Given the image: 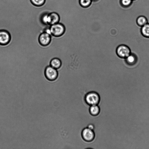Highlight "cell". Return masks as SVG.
Here are the masks:
<instances>
[{"label":"cell","instance_id":"16","mask_svg":"<svg viewBox=\"0 0 149 149\" xmlns=\"http://www.w3.org/2000/svg\"><path fill=\"white\" fill-rule=\"evenodd\" d=\"M131 0H122V3L125 6L129 5L131 2Z\"/></svg>","mask_w":149,"mask_h":149},{"label":"cell","instance_id":"14","mask_svg":"<svg viewBox=\"0 0 149 149\" xmlns=\"http://www.w3.org/2000/svg\"><path fill=\"white\" fill-rule=\"evenodd\" d=\"M32 3L37 6L43 5L45 2L46 0H31Z\"/></svg>","mask_w":149,"mask_h":149},{"label":"cell","instance_id":"9","mask_svg":"<svg viewBox=\"0 0 149 149\" xmlns=\"http://www.w3.org/2000/svg\"><path fill=\"white\" fill-rule=\"evenodd\" d=\"M125 60L127 64L130 65H133L136 63L137 58L135 54L134 53H131L125 59Z\"/></svg>","mask_w":149,"mask_h":149},{"label":"cell","instance_id":"13","mask_svg":"<svg viewBox=\"0 0 149 149\" xmlns=\"http://www.w3.org/2000/svg\"><path fill=\"white\" fill-rule=\"evenodd\" d=\"M92 0H79L80 5L83 8H88L91 5Z\"/></svg>","mask_w":149,"mask_h":149},{"label":"cell","instance_id":"11","mask_svg":"<svg viewBox=\"0 0 149 149\" xmlns=\"http://www.w3.org/2000/svg\"><path fill=\"white\" fill-rule=\"evenodd\" d=\"M89 111L92 115L93 116H97L100 113V107L97 105H91L89 108Z\"/></svg>","mask_w":149,"mask_h":149},{"label":"cell","instance_id":"1","mask_svg":"<svg viewBox=\"0 0 149 149\" xmlns=\"http://www.w3.org/2000/svg\"><path fill=\"white\" fill-rule=\"evenodd\" d=\"M49 28L51 35L56 37L62 36L66 30L65 25L60 22L50 25Z\"/></svg>","mask_w":149,"mask_h":149},{"label":"cell","instance_id":"15","mask_svg":"<svg viewBox=\"0 0 149 149\" xmlns=\"http://www.w3.org/2000/svg\"><path fill=\"white\" fill-rule=\"evenodd\" d=\"M147 22L146 19L145 17H139L137 20V22L138 24L141 26H143L146 24Z\"/></svg>","mask_w":149,"mask_h":149},{"label":"cell","instance_id":"6","mask_svg":"<svg viewBox=\"0 0 149 149\" xmlns=\"http://www.w3.org/2000/svg\"><path fill=\"white\" fill-rule=\"evenodd\" d=\"M11 39L10 32L5 29L0 30V45L5 46L8 44Z\"/></svg>","mask_w":149,"mask_h":149},{"label":"cell","instance_id":"7","mask_svg":"<svg viewBox=\"0 0 149 149\" xmlns=\"http://www.w3.org/2000/svg\"><path fill=\"white\" fill-rule=\"evenodd\" d=\"M82 136L84 140L87 142H90L94 139L95 134L93 130L86 127L83 130Z\"/></svg>","mask_w":149,"mask_h":149},{"label":"cell","instance_id":"12","mask_svg":"<svg viewBox=\"0 0 149 149\" xmlns=\"http://www.w3.org/2000/svg\"><path fill=\"white\" fill-rule=\"evenodd\" d=\"M141 33L143 37L149 38V24H146L142 26Z\"/></svg>","mask_w":149,"mask_h":149},{"label":"cell","instance_id":"2","mask_svg":"<svg viewBox=\"0 0 149 149\" xmlns=\"http://www.w3.org/2000/svg\"><path fill=\"white\" fill-rule=\"evenodd\" d=\"M44 74L46 79L50 81H55L58 76L57 70L50 65L47 66L45 68L44 71Z\"/></svg>","mask_w":149,"mask_h":149},{"label":"cell","instance_id":"3","mask_svg":"<svg viewBox=\"0 0 149 149\" xmlns=\"http://www.w3.org/2000/svg\"><path fill=\"white\" fill-rule=\"evenodd\" d=\"M85 100L86 103L90 106L98 105L100 101L99 95L95 92H91L86 95Z\"/></svg>","mask_w":149,"mask_h":149},{"label":"cell","instance_id":"5","mask_svg":"<svg viewBox=\"0 0 149 149\" xmlns=\"http://www.w3.org/2000/svg\"><path fill=\"white\" fill-rule=\"evenodd\" d=\"M51 35L44 31L40 34L38 38L40 44L44 47L49 45L51 42Z\"/></svg>","mask_w":149,"mask_h":149},{"label":"cell","instance_id":"8","mask_svg":"<svg viewBox=\"0 0 149 149\" xmlns=\"http://www.w3.org/2000/svg\"><path fill=\"white\" fill-rule=\"evenodd\" d=\"M50 25L58 23L60 20L59 14L56 12H52L49 14Z\"/></svg>","mask_w":149,"mask_h":149},{"label":"cell","instance_id":"4","mask_svg":"<svg viewBox=\"0 0 149 149\" xmlns=\"http://www.w3.org/2000/svg\"><path fill=\"white\" fill-rule=\"evenodd\" d=\"M116 53L120 58L125 59L131 54V51L129 47L125 45L118 46L116 49Z\"/></svg>","mask_w":149,"mask_h":149},{"label":"cell","instance_id":"10","mask_svg":"<svg viewBox=\"0 0 149 149\" xmlns=\"http://www.w3.org/2000/svg\"><path fill=\"white\" fill-rule=\"evenodd\" d=\"M49 65L52 67L57 70L61 67L62 62L59 58H54L51 60Z\"/></svg>","mask_w":149,"mask_h":149}]
</instances>
